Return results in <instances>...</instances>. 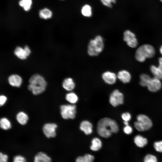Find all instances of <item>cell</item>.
Segmentation results:
<instances>
[{
  "label": "cell",
  "mask_w": 162,
  "mask_h": 162,
  "mask_svg": "<svg viewBox=\"0 0 162 162\" xmlns=\"http://www.w3.org/2000/svg\"><path fill=\"white\" fill-rule=\"evenodd\" d=\"M31 50L28 45H25L23 48L20 46H17L15 48L14 53L19 59L25 60L30 55Z\"/></svg>",
  "instance_id": "obj_10"
},
{
  "label": "cell",
  "mask_w": 162,
  "mask_h": 162,
  "mask_svg": "<svg viewBox=\"0 0 162 162\" xmlns=\"http://www.w3.org/2000/svg\"><path fill=\"white\" fill-rule=\"evenodd\" d=\"M102 145L101 140L98 137H94L92 140L90 148L92 151H97L101 148Z\"/></svg>",
  "instance_id": "obj_22"
},
{
  "label": "cell",
  "mask_w": 162,
  "mask_h": 162,
  "mask_svg": "<svg viewBox=\"0 0 162 162\" xmlns=\"http://www.w3.org/2000/svg\"><path fill=\"white\" fill-rule=\"evenodd\" d=\"M161 2H162V0H160Z\"/></svg>",
  "instance_id": "obj_39"
},
{
  "label": "cell",
  "mask_w": 162,
  "mask_h": 162,
  "mask_svg": "<svg viewBox=\"0 0 162 162\" xmlns=\"http://www.w3.org/2000/svg\"><path fill=\"white\" fill-rule=\"evenodd\" d=\"M65 98L67 101L72 104L76 103L78 100L77 95L73 92H70L67 93Z\"/></svg>",
  "instance_id": "obj_24"
},
{
  "label": "cell",
  "mask_w": 162,
  "mask_h": 162,
  "mask_svg": "<svg viewBox=\"0 0 162 162\" xmlns=\"http://www.w3.org/2000/svg\"><path fill=\"white\" fill-rule=\"evenodd\" d=\"M34 162H51V158L43 152L37 153L34 158Z\"/></svg>",
  "instance_id": "obj_18"
},
{
  "label": "cell",
  "mask_w": 162,
  "mask_h": 162,
  "mask_svg": "<svg viewBox=\"0 0 162 162\" xmlns=\"http://www.w3.org/2000/svg\"><path fill=\"white\" fill-rule=\"evenodd\" d=\"M0 126L2 129L7 130L11 128V125L10 121L7 118L3 117L0 119Z\"/></svg>",
  "instance_id": "obj_25"
},
{
  "label": "cell",
  "mask_w": 162,
  "mask_h": 162,
  "mask_svg": "<svg viewBox=\"0 0 162 162\" xmlns=\"http://www.w3.org/2000/svg\"><path fill=\"white\" fill-rule=\"evenodd\" d=\"M8 81L11 86L16 87H20L22 83V79L18 75L13 74L10 75L8 78Z\"/></svg>",
  "instance_id": "obj_15"
},
{
  "label": "cell",
  "mask_w": 162,
  "mask_h": 162,
  "mask_svg": "<svg viewBox=\"0 0 162 162\" xmlns=\"http://www.w3.org/2000/svg\"><path fill=\"white\" fill-rule=\"evenodd\" d=\"M146 87L151 92H155L158 91L162 87L160 80L154 77L151 78Z\"/></svg>",
  "instance_id": "obj_12"
},
{
  "label": "cell",
  "mask_w": 162,
  "mask_h": 162,
  "mask_svg": "<svg viewBox=\"0 0 162 162\" xmlns=\"http://www.w3.org/2000/svg\"><path fill=\"white\" fill-rule=\"evenodd\" d=\"M8 156L2 152L0 153V162H8Z\"/></svg>",
  "instance_id": "obj_35"
},
{
  "label": "cell",
  "mask_w": 162,
  "mask_h": 162,
  "mask_svg": "<svg viewBox=\"0 0 162 162\" xmlns=\"http://www.w3.org/2000/svg\"><path fill=\"white\" fill-rule=\"evenodd\" d=\"M93 125L92 124L87 120H84L80 124V130L83 131L86 135L91 134L92 132Z\"/></svg>",
  "instance_id": "obj_17"
},
{
  "label": "cell",
  "mask_w": 162,
  "mask_h": 162,
  "mask_svg": "<svg viewBox=\"0 0 162 162\" xmlns=\"http://www.w3.org/2000/svg\"><path fill=\"white\" fill-rule=\"evenodd\" d=\"M80 12L84 17L89 18L93 15L92 8L89 4H84L80 9Z\"/></svg>",
  "instance_id": "obj_19"
},
{
  "label": "cell",
  "mask_w": 162,
  "mask_h": 162,
  "mask_svg": "<svg viewBox=\"0 0 162 162\" xmlns=\"http://www.w3.org/2000/svg\"><path fill=\"white\" fill-rule=\"evenodd\" d=\"M62 86L66 90L71 91L76 86V84L74 79L71 77L65 78L62 82Z\"/></svg>",
  "instance_id": "obj_16"
},
{
  "label": "cell",
  "mask_w": 162,
  "mask_h": 162,
  "mask_svg": "<svg viewBox=\"0 0 162 162\" xmlns=\"http://www.w3.org/2000/svg\"><path fill=\"white\" fill-rule=\"evenodd\" d=\"M13 162H26V159L22 156L17 155L14 157Z\"/></svg>",
  "instance_id": "obj_32"
},
{
  "label": "cell",
  "mask_w": 162,
  "mask_h": 162,
  "mask_svg": "<svg viewBox=\"0 0 162 162\" xmlns=\"http://www.w3.org/2000/svg\"><path fill=\"white\" fill-rule=\"evenodd\" d=\"M123 39L128 46L131 48H134L138 45V41L135 34L130 30H127L124 31Z\"/></svg>",
  "instance_id": "obj_8"
},
{
  "label": "cell",
  "mask_w": 162,
  "mask_h": 162,
  "mask_svg": "<svg viewBox=\"0 0 162 162\" xmlns=\"http://www.w3.org/2000/svg\"><path fill=\"white\" fill-rule=\"evenodd\" d=\"M144 162H158L156 156L152 154H148L145 156L143 160Z\"/></svg>",
  "instance_id": "obj_29"
},
{
  "label": "cell",
  "mask_w": 162,
  "mask_h": 162,
  "mask_svg": "<svg viewBox=\"0 0 162 162\" xmlns=\"http://www.w3.org/2000/svg\"><path fill=\"white\" fill-rule=\"evenodd\" d=\"M121 117L124 121H129L131 119V116L130 114L128 112H126L123 113Z\"/></svg>",
  "instance_id": "obj_33"
},
{
  "label": "cell",
  "mask_w": 162,
  "mask_h": 162,
  "mask_svg": "<svg viewBox=\"0 0 162 162\" xmlns=\"http://www.w3.org/2000/svg\"><path fill=\"white\" fill-rule=\"evenodd\" d=\"M94 159L93 155L87 154L83 156L78 157L76 159V162H93Z\"/></svg>",
  "instance_id": "obj_23"
},
{
  "label": "cell",
  "mask_w": 162,
  "mask_h": 162,
  "mask_svg": "<svg viewBox=\"0 0 162 162\" xmlns=\"http://www.w3.org/2000/svg\"><path fill=\"white\" fill-rule=\"evenodd\" d=\"M57 125L54 123H46L42 128V130L44 135L47 138H54L56 135V130Z\"/></svg>",
  "instance_id": "obj_9"
},
{
  "label": "cell",
  "mask_w": 162,
  "mask_h": 162,
  "mask_svg": "<svg viewBox=\"0 0 162 162\" xmlns=\"http://www.w3.org/2000/svg\"><path fill=\"white\" fill-rule=\"evenodd\" d=\"M134 142L137 147L141 148L146 145L148 141L146 138L141 135H138L134 137Z\"/></svg>",
  "instance_id": "obj_20"
},
{
  "label": "cell",
  "mask_w": 162,
  "mask_h": 162,
  "mask_svg": "<svg viewBox=\"0 0 162 162\" xmlns=\"http://www.w3.org/2000/svg\"><path fill=\"white\" fill-rule=\"evenodd\" d=\"M28 89L34 95L43 93L46 90L47 82L44 77L38 74L32 75L28 80Z\"/></svg>",
  "instance_id": "obj_2"
},
{
  "label": "cell",
  "mask_w": 162,
  "mask_h": 162,
  "mask_svg": "<svg viewBox=\"0 0 162 162\" xmlns=\"http://www.w3.org/2000/svg\"><path fill=\"white\" fill-rule=\"evenodd\" d=\"M32 3V0H21L19 2L20 6L23 8L26 11H28L30 10Z\"/></svg>",
  "instance_id": "obj_28"
},
{
  "label": "cell",
  "mask_w": 162,
  "mask_h": 162,
  "mask_svg": "<svg viewBox=\"0 0 162 162\" xmlns=\"http://www.w3.org/2000/svg\"><path fill=\"white\" fill-rule=\"evenodd\" d=\"M60 113L64 119H74L76 117V106L74 104H63L60 106Z\"/></svg>",
  "instance_id": "obj_6"
},
{
  "label": "cell",
  "mask_w": 162,
  "mask_h": 162,
  "mask_svg": "<svg viewBox=\"0 0 162 162\" xmlns=\"http://www.w3.org/2000/svg\"><path fill=\"white\" fill-rule=\"evenodd\" d=\"M39 15L41 18L46 20L52 17V13L50 9L47 8H44L40 11Z\"/></svg>",
  "instance_id": "obj_26"
},
{
  "label": "cell",
  "mask_w": 162,
  "mask_h": 162,
  "mask_svg": "<svg viewBox=\"0 0 162 162\" xmlns=\"http://www.w3.org/2000/svg\"><path fill=\"white\" fill-rule=\"evenodd\" d=\"M119 130L117 122L114 120L105 117L100 120L97 124V131L101 136L108 138L112 133H116Z\"/></svg>",
  "instance_id": "obj_1"
},
{
  "label": "cell",
  "mask_w": 162,
  "mask_h": 162,
  "mask_svg": "<svg viewBox=\"0 0 162 162\" xmlns=\"http://www.w3.org/2000/svg\"><path fill=\"white\" fill-rule=\"evenodd\" d=\"M117 78L124 83H127L130 82L131 76L130 73L126 70H122L117 74Z\"/></svg>",
  "instance_id": "obj_14"
},
{
  "label": "cell",
  "mask_w": 162,
  "mask_h": 162,
  "mask_svg": "<svg viewBox=\"0 0 162 162\" xmlns=\"http://www.w3.org/2000/svg\"><path fill=\"white\" fill-rule=\"evenodd\" d=\"M159 51L160 54L162 55V45L160 46V48Z\"/></svg>",
  "instance_id": "obj_38"
},
{
  "label": "cell",
  "mask_w": 162,
  "mask_h": 162,
  "mask_svg": "<svg viewBox=\"0 0 162 162\" xmlns=\"http://www.w3.org/2000/svg\"><path fill=\"white\" fill-rule=\"evenodd\" d=\"M155 53L154 48L149 44H144L139 46L136 50L135 58L138 62H142L147 58L153 57Z\"/></svg>",
  "instance_id": "obj_4"
},
{
  "label": "cell",
  "mask_w": 162,
  "mask_h": 162,
  "mask_svg": "<svg viewBox=\"0 0 162 162\" xmlns=\"http://www.w3.org/2000/svg\"><path fill=\"white\" fill-rule=\"evenodd\" d=\"M133 129L132 128L130 125H126L123 128V131L125 134L129 135L132 134Z\"/></svg>",
  "instance_id": "obj_34"
},
{
  "label": "cell",
  "mask_w": 162,
  "mask_h": 162,
  "mask_svg": "<svg viewBox=\"0 0 162 162\" xmlns=\"http://www.w3.org/2000/svg\"><path fill=\"white\" fill-rule=\"evenodd\" d=\"M140 84L142 86L146 87L151 78L149 75L143 74L140 75Z\"/></svg>",
  "instance_id": "obj_27"
},
{
  "label": "cell",
  "mask_w": 162,
  "mask_h": 162,
  "mask_svg": "<svg viewBox=\"0 0 162 162\" xmlns=\"http://www.w3.org/2000/svg\"><path fill=\"white\" fill-rule=\"evenodd\" d=\"M123 123H124V124L125 125V126L129 125L128 122L124 121Z\"/></svg>",
  "instance_id": "obj_37"
},
{
  "label": "cell",
  "mask_w": 162,
  "mask_h": 162,
  "mask_svg": "<svg viewBox=\"0 0 162 162\" xmlns=\"http://www.w3.org/2000/svg\"><path fill=\"white\" fill-rule=\"evenodd\" d=\"M159 65L156 66L152 65L150 67V70L154 77L160 80L162 79V57L158 59Z\"/></svg>",
  "instance_id": "obj_13"
},
{
  "label": "cell",
  "mask_w": 162,
  "mask_h": 162,
  "mask_svg": "<svg viewBox=\"0 0 162 162\" xmlns=\"http://www.w3.org/2000/svg\"><path fill=\"white\" fill-rule=\"evenodd\" d=\"M104 47L103 37L100 35H96L89 40L87 46V53L90 57L97 56L103 52Z\"/></svg>",
  "instance_id": "obj_3"
},
{
  "label": "cell",
  "mask_w": 162,
  "mask_h": 162,
  "mask_svg": "<svg viewBox=\"0 0 162 162\" xmlns=\"http://www.w3.org/2000/svg\"><path fill=\"white\" fill-rule=\"evenodd\" d=\"M152 126L151 119L147 116L140 114L136 117V121L134 123L135 128L139 131H145L150 129Z\"/></svg>",
  "instance_id": "obj_5"
},
{
  "label": "cell",
  "mask_w": 162,
  "mask_h": 162,
  "mask_svg": "<svg viewBox=\"0 0 162 162\" xmlns=\"http://www.w3.org/2000/svg\"><path fill=\"white\" fill-rule=\"evenodd\" d=\"M153 146L157 152L162 153V141L155 142L154 143Z\"/></svg>",
  "instance_id": "obj_31"
},
{
  "label": "cell",
  "mask_w": 162,
  "mask_h": 162,
  "mask_svg": "<svg viewBox=\"0 0 162 162\" xmlns=\"http://www.w3.org/2000/svg\"><path fill=\"white\" fill-rule=\"evenodd\" d=\"M109 101L110 104L114 107L122 104L124 102L123 94L118 90L115 89L110 95Z\"/></svg>",
  "instance_id": "obj_7"
},
{
  "label": "cell",
  "mask_w": 162,
  "mask_h": 162,
  "mask_svg": "<svg viewBox=\"0 0 162 162\" xmlns=\"http://www.w3.org/2000/svg\"><path fill=\"white\" fill-rule=\"evenodd\" d=\"M16 120L20 124L24 125L27 122L28 117L27 114L23 111L18 112L16 116Z\"/></svg>",
  "instance_id": "obj_21"
},
{
  "label": "cell",
  "mask_w": 162,
  "mask_h": 162,
  "mask_svg": "<svg viewBox=\"0 0 162 162\" xmlns=\"http://www.w3.org/2000/svg\"><path fill=\"white\" fill-rule=\"evenodd\" d=\"M7 97L3 95L0 96V105L1 106H3L7 101Z\"/></svg>",
  "instance_id": "obj_36"
},
{
  "label": "cell",
  "mask_w": 162,
  "mask_h": 162,
  "mask_svg": "<svg viewBox=\"0 0 162 162\" xmlns=\"http://www.w3.org/2000/svg\"><path fill=\"white\" fill-rule=\"evenodd\" d=\"M101 77L104 82L110 85L115 84L118 79L117 74L113 71L109 70L103 72L101 75Z\"/></svg>",
  "instance_id": "obj_11"
},
{
  "label": "cell",
  "mask_w": 162,
  "mask_h": 162,
  "mask_svg": "<svg viewBox=\"0 0 162 162\" xmlns=\"http://www.w3.org/2000/svg\"><path fill=\"white\" fill-rule=\"evenodd\" d=\"M102 4L104 6L111 8L112 7L113 4H115L117 0H100Z\"/></svg>",
  "instance_id": "obj_30"
}]
</instances>
